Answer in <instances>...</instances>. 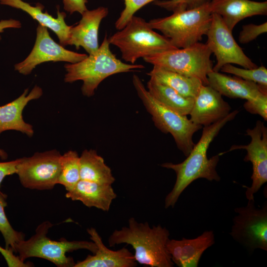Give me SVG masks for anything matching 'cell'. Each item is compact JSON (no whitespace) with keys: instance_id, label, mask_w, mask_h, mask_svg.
Returning a JSON list of instances; mask_svg holds the SVG:
<instances>
[{"instance_id":"1","label":"cell","mask_w":267,"mask_h":267,"mask_svg":"<svg viewBox=\"0 0 267 267\" xmlns=\"http://www.w3.org/2000/svg\"><path fill=\"white\" fill-rule=\"evenodd\" d=\"M235 110L226 117L203 128L201 136L192 150L182 162L174 164L164 163L161 166L173 170L176 174V180L172 190L165 199V208L174 207L183 191L194 180L205 178L209 181H219L221 177L216 171L219 161V155L208 158L207 151L210 143L226 123L232 120L238 114Z\"/></svg>"},{"instance_id":"2","label":"cell","mask_w":267,"mask_h":267,"mask_svg":"<svg viewBox=\"0 0 267 267\" xmlns=\"http://www.w3.org/2000/svg\"><path fill=\"white\" fill-rule=\"evenodd\" d=\"M169 231L161 225L138 222L132 217L128 226L115 230L108 238L110 247L125 243L134 250L135 261L150 267H173L174 264L167 249Z\"/></svg>"},{"instance_id":"3","label":"cell","mask_w":267,"mask_h":267,"mask_svg":"<svg viewBox=\"0 0 267 267\" xmlns=\"http://www.w3.org/2000/svg\"><path fill=\"white\" fill-rule=\"evenodd\" d=\"M64 67L66 71L65 82L72 83L82 81V94L90 97L94 95L100 83L107 77L143 69L144 66L142 64L126 63L118 59L110 50L106 33L102 44L94 53L80 62L66 64Z\"/></svg>"},{"instance_id":"4","label":"cell","mask_w":267,"mask_h":267,"mask_svg":"<svg viewBox=\"0 0 267 267\" xmlns=\"http://www.w3.org/2000/svg\"><path fill=\"white\" fill-rule=\"evenodd\" d=\"M108 40L110 44L120 49L122 58L131 64H134L140 58L178 48L168 38L155 32L144 19L134 15Z\"/></svg>"},{"instance_id":"5","label":"cell","mask_w":267,"mask_h":267,"mask_svg":"<svg viewBox=\"0 0 267 267\" xmlns=\"http://www.w3.org/2000/svg\"><path fill=\"white\" fill-rule=\"evenodd\" d=\"M212 19V13L208 3L195 8L173 12L168 16L152 19L148 23L175 47L181 48L200 42L206 35Z\"/></svg>"},{"instance_id":"6","label":"cell","mask_w":267,"mask_h":267,"mask_svg":"<svg viewBox=\"0 0 267 267\" xmlns=\"http://www.w3.org/2000/svg\"><path fill=\"white\" fill-rule=\"evenodd\" d=\"M133 83L138 96L147 112L151 115L155 126L164 134L173 136L178 149L187 156L195 143L194 134L202 128L188 119L158 102L145 88L139 77L134 74Z\"/></svg>"},{"instance_id":"7","label":"cell","mask_w":267,"mask_h":267,"mask_svg":"<svg viewBox=\"0 0 267 267\" xmlns=\"http://www.w3.org/2000/svg\"><path fill=\"white\" fill-rule=\"evenodd\" d=\"M52 224L48 222H43L37 227L35 233L27 240H21L15 247V253L18 254L20 260L24 262L28 258L37 257L47 260L57 267H74L75 263L72 258L66 255L68 252L85 249L94 254L97 246L93 241L52 240L47 236Z\"/></svg>"},{"instance_id":"8","label":"cell","mask_w":267,"mask_h":267,"mask_svg":"<svg viewBox=\"0 0 267 267\" xmlns=\"http://www.w3.org/2000/svg\"><path fill=\"white\" fill-rule=\"evenodd\" d=\"M212 54L206 44L166 50L145 57V62L186 76L199 79L208 85V74L213 70Z\"/></svg>"},{"instance_id":"9","label":"cell","mask_w":267,"mask_h":267,"mask_svg":"<svg viewBox=\"0 0 267 267\" xmlns=\"http://www.w3.org/2000/svg\"><path fill=\"white\" fill-rule=\"evenodd\" d=\"M237 215L233 218L229 234L249 252L256 249L267 251V203L257 207L254 199L247 205L234 209Z\"/></svg>"},{"instance_id":"10","label":"cell","mask_w":267,"mask_h":267,"mask_svg":"<svg viewBox=\"0 0 267 267\" xmlns=\"http://www.w3.org/2000/svg\"><path fill=\"white\" fill-rule=\"evenodd\" d=\"M61 157L58 150L52 149L21 158L16 174L21 184L30 189H52L58 184Z\"/></svg>"},{"instance_id":"11","label":"cell","mask_w":267,"mask_h":267,"mask_svg":"<svg viewBox=\"0 0 267 267\" xmlns=\"http://www.w3.org/2000/svg\"><path fill=\"white\" fill-rule=\"evenodd\" d=\"M206 36V44L216 58L214 71H220L221 68L227 64H237L246 69L258 67L237 44L232 32L218 14L212 13L211 25Z\"/></svg>"},{"instance_id":"12","label":"cell","mask_w":267,"mask_h":267,"mask_svg":"<svg viewBox=\"0 0 267 267\" xmlns=\"http://www.w3.org/2000/svg\"><path fill=\"white\" fill-rule=\"evenodd\" d=\"M246 135L251 138L247 145H233L222 154L237 149H245L247 154L244 158L245 162L252 164V180L250 187H246L245 195L247 200L254 199V194L263 184L267 182V128L264 123L258 120L253 129L246 130Z\"/></svg>"},{"instance_id":"13","label":"cell","mask_w":267,"mask_h":267,"mask_svg":"<svg viewBox=\"0 0 267 267\" xmlns=\"http://www.w3.org/2000/svg\"><path fill=\"white\" fill-rule=\"evenodd\" d=\"M48 29L39 24L34 47L29 55L22 62L14 65L15 70L27 75L38 65L46 62H67L75 63L88 56L65 49L50 36Z\"/></svg>"},{"instance_id":"14","label":"cell","mask_w":267,"mask_h":267,"mask_svg":"<svg viewBox=\"0 0 267 267\" xmlns=\"http://www.w3.org/2000/svg\"><path fill=\"white\" fill-rule=\"evenodd\" d=\"M231 109L218 91L209 85H203L194 98L189 119L194 124L204 127L224 118Z\"/></svg>"},{"instance_id":"15","label":"cell","mask_w":267,"mask_h":267,"mask_svg":"<svg viewBox=\"0 0 267 267\" xmlns=\"http://www.w3.org/2000/svg\"><path fill=\"white\" fill-rule=\"evenodd\" d=\"M108 13V8L104 6L84 11L78 24L72 26L70 30L68 45H74L77 49L82 47L89 54L94 53L99 46L98 31L100 23Z\"/></svg>"},{"instance_id":"16","label":"cell","mask_w":267,"mask_h":267,"mask_svg":"<svg viewBox=\"0 0 267 267\" xmlns=\"http://www.w3.org/2000/svg\"><path fill=\"white\" fill-rule=\"evenodd\" d=\"M208 85L222 95L230 98L253 101L267 95V88L237 76H230L213 70L208 74Z\"/></svg>"},{"instance_id":"17","label":"cell","mask_w":267,"mask_h":267,"mask_svg":"<svg viewBox=\"0 0 267 267\" xmlns=\"http://www.w3.org/2000/svg\"><path fill=\"white\" fill-rule=\"evenodd\" d=\"M90 240L97 246L93 255L75 263L74 267H135L137 266L134 254L126 247L114 251L108 248L94 228L87 229Z\"/></svg>"},{"instance_id":"18","label":"cell","mask_w":267,"mask_h":267,"mask_svg":"<svg viewBox=\"0 0 267 267\" xmlns=\"http://www.w3.org/2000/svg\"><path fill=\"white\" fill-rule=\"evenodd\" d=\"M209 6L212 13L220 15L232 32L241 20L255 15L267 14V1L251 0H212Z\"/></svg>"},{"instance_id":"19","label":"cell","mask_w":267,"mask_h":267,"mask_svg":"<svg viewBox=\"0 0 267 267\" xmlns=\"http://www.w3.org/2000/svg\"><path fill=\"white\" fill-rule=\"evenodd\" d=\"M28 89L15 100L0 106V134L8 130L20 132L29 137L34 133L33 126L24 121L23 111L31 100L39 98L43 95L41 88L35 86L28 94Z\"/></svg>"},{"instance_id":"20","label":"cell","mask_w":267,"mask_h":267,"mask_svg":"<svg viewBox=\"0 0 267 267\" xmlns=\"http://www.w3.org/2000/svg\"><path fill=\"white\" fill-rule=\"evenodd\" d=\"M67 198L79 201L86 206L108 211L117 197L111 184L80 179L75 186L65 194Z\"/></svg>"},{"instance_id":"21","label":"cell","mask_w":267,"mask_h":267,"mask_svg":"<svg viewBox=\"0 0 267 267\" xmlns=\"http://www.w3.org/2000/svg\"><path fill=\"white\" fill-rule=\"evenodd\" d=\"M0 3L27 13L40 24L52 31L58 38L60 45L63 46L68 45L72 26L66 24L65 21L66 14L59 11V6H57V17L54 18L47 11L44 12V6L40 3H37L34 6L22 0H0Z\"/></svg>"},{"instance_id":"22","label":"cell","mask_w":267,"mask_h":267,"mask_svg":"<svg viewBox=\"0 0 267 267\" xmlns=\"http://www.w3.org/2000/svg\"><path fill=\"white\" fill-rule=\"evenodd\" d=\"M147 74L150 78L167 86L181 95L187 97L195 98L203 85L197 78L186 76L173 71L153 66Z\"/></svg>"},{"instance_id":"23","label":"cell","mask_w":267,"mask_h":267,"mask_svg":"<svg viewBox=\"0 0 267 267\" xmlns=\"http://www.w3.org/2000/svg\"><path fill=\"white\" fill-rule=\"evenodd\" d=\"M147 88L150 94L164 106L182 115H189L194 98L185 97L152 78L148 81Z\"/></svg>"},{"instance_id":"24","label":"cell","mask_w":267,"mask_h":267,"mask_svg":"<svg viewBox=\"0 0 267 267\" xmlns=\"http://www.w3.org/2000/svg\"><path fill=\"white\" fill-rule=\"evenodd\" d=\"M80 179L112 184L115 181L111 169L94 149H85L80 156Z\"/></svg>"},{"instance_id":"25","label":"cell","mask_w":267,"mask_h":267,"mask_svg":"<svg viewBox=\"0 0 267 267\" xmlns=\"http://www.w3.org/2000/svg\"><path fill=\"white\" fill-rule=\"evenodd\" d=\"M212 230H207L193 239L183 237L180 240L179 267H197L204 252L215 244Z\"/></svg>"},{"instance_id":"26","label":"cell","mask_w":267,"mask_h":267,"mask_svg":"<svg viewBox=\"0 0 267 267\" xmlns=\"http://www.w3.org/2000/svg\"><path fill=\"white\" fill-rule=\"evenodd\" d=\"M80 180V156L76 151L69 150L61 155L58 184L62 185L69 191Z\"/></svg>"},{"instance_id":"27","label":"cell","mask_w":267,"mask_h":267,"mask_svg":"<svg viewBox=\"0 0 267 267\" xmlns=\"http://www.w3.org/2000/svg\"><path fill=\"white\" fill-rule=\"evenodd\" d=\"M6 198V195L0 191V232L4 240L5 248H11L15 253L17 244L24 240V236L22 232L14 230L7 220L4 212L7 206Z\"/></svg>"},{"instance_id":"28","label":"cell","mask_w":267,"mask_h":267,"mask_svg":"<svg viewBox=\"0 0 267 267\" xmlns=\"http://www.w3.org/2000/svg\"><path fill=\"white\" fill-rule=\"evenodd\" d=\"M220 71L223 73L231 74L242 79L252 81L267 88V69L264 66L254 69L241 68L227 64L223 66Z\"/></svg>"},{"instance_id":"29","label":"cell","mask_w":267,"mask_h":267,"mask_svg":"<svg viewBox=\"0 0 267 267\" xmlns=\"http://www.w3.org/2000/svg\"><path fill=\"white\" fill-rule=\"evenodd\" d=\"M157 0H124L125 7L115 23L116 28L122 29L136 11L148 3Z\"/></svg>"},{"instance_id":"30","label":"cell","mask_w":267,"mask_h":267,"mask_svg":"<svg viewBox=\"0 0 267 267\" xmlns=\"http://www.w3.org/2000/svg\"><path fill=\"white\" fill-rule=\"evenodd\" d=\"M210 0H157L154 4L173 12L191 9L209 3Z\"/></svg>"},{"instance_id":"31","label":"cell","mask_w":267,"mask_h":267,"mask_svg":"<svg viewBox=\"0 0 267 267\" xmlns=\"http://www.w3.org/2000/svg\"><path fill=\"white\" fill-rule=\"evenodd\" d=\"M267 32V22L259 25L254 24L244 25L242 26V30L239 33L238 40L241 44H247Z\"/></svg>"},{"instance_id":"32","label":"cell","mask_w":267,"mask_h":267,"mask_svg":"<svg viewBox=\"0 0 267 267\" xmlns=\"http://www.w3.org/2000/svg\"><path fill=\"white\" fill-rule=\"evenodd\" d=\"M244 108L248 112L261 116L265 121L267 120V95L253 101H246Z\"/></svg>"},{"instance_id":"33","label":"cell","mask_w":267,"mask_h":267,"mask_svg":"<svg viewBox=\"0 0 267 267\" xmlns=\"http://www.w3.org/2000/svg\"><path fill=\"white\" fill-rule=\"evenodd\" d=\"M0 253L9 267H27L31 266L30 264H26L22 262L18 256L14 255V252L11 248L7 249L0 246Z\"/></svg>"},{"instance_id":"34","label":"cell","mask_w":267,"mask_h":267,"mask_svg":"<svg viewBox=\"0 0 267 267\" xmlns=\"http://www.w3.org/2000/svg\"><path fill=\"white\" fill-rule=\"evenodd\" d=\"M87 3L88 0H63L64 9L70 14L75 12L82 14L88 10Z\"/></svg>"},{"instance_id":"35","label":"cell","mask_w":267,"mask_h":267,"mask_svg":"<svg viewBox=\"0 0 267 267\" xmlns=\"http://www.w3.org/2000/svg\"><path fill=\"white\" fill-rule=\"evenodd\" d=\"M21 158L11 161L0 162V188L5 177L16 174L17 166Z\"/></svg>"},{"instance_id":"36","label":"cell","mask_w":267,"mask_h":267,"mask_svg":"<svg viewBox=\"0 0 267 267\" xmlns=\"http://www.w3.org/2000/svg\"><path fill=\"white\" fill-rule=\"evenodd\" d=\"M21 24L18 20L13 19L1 20L0 21V33L3 32L4 29L7 28H19ZM1 40L0 35V41Z\"/></svg>"},{"instance_id":"37","label":"cell","mask_w":267,"mask_h":267,"mask_svg":"<svg viewBox=\"0 0 267 267\" xmlns=\"http://www.w3.org/2000/svg\"><path fill=\"white\" fill-rule=\"evenodd\" d=\"M8 155L7 153L3 149L0 148V158L3 160H6L7 158Z\"/></svg>"}]
</instances>
